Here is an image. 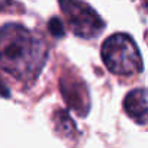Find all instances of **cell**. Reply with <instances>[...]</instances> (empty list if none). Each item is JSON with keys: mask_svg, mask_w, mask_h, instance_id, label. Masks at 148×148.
<instances>
[{"mask_svg": "<svg viewBox=\"0 0 148 148\" xmlns=\"http://www.w3.org/2000/svg\"><path fill=\"white\" fill-rule=\"evenodd\" d=\"M48 29H49L51 35L55 36V38H61V36H64V34H65L64 23H62L58 18H51V19H49V22H48Z\"/></svg>", "mask_w": 148, "mask_h": 148, "instance_id": "52a82bcc", "label": "cell"}, {"mask_svg": "<svg viewBox=\"0 0 148 148\" xmlns=\"http://www.w3.org/2000/svg\"><path fill=\"white\" fill-rule=\"evenodd\" d=\"M106 68L119 76L142 71V58L135 41L126 34H115L109 36L100 49Z\"/></svg>", "mask_w": 148, "mask_h": 148, "instance_id": "7a4b0ae2", "label": "cell"}, {"mask_svg": "<svg viewBox=\"0 0 148 148\" xmlns=\"http://www.w3.org/2000/svg\"><path fill=\"white\" fill-rule=\"evenodd\" d=\"M47 60V47L26 28L9 23L0 28V68L18 80H34Z\"/></svg>", "mask_w": 148, "mask_h": 148, "instance_id": "6da1fadb", "label": "cell"}, {"mask_svg": "<svg viewBox=\"0 0 148 148\" xmlns=\"http://www.w3.org/2000/svg\"><path fill=\"white\" fill-rule=\"evenodd\" d=\"M123 109L129 118L139 125L147 123V90L136 89L129 92L123 99Z\"/></svg>", "mask_w": 148, "mask_h": 148, "instance_id": "5b68a950", "label": "cell"}, {"mask_svg": "<svg viewBox=\"0 0 148 148\" xmlns=\"http://www.w3.org/2000/svg\"><path fill=\"white\" fill-rule=\"evenodd\" d=\"M73 32L82 38H95L105 29L103 19L97 12L82 0H58Z\"/></svg>", "mask_w": 148, "mask_h": 148, "instance_id": "3957f363", "label": "cell"}, {"mask_svg": "<svg viewBox=\"0 0 148 148\" xmlns=\"http://www.w3.org/2000/svg\"><path fill=\"white\" fill-rule=\"evenodd\" d=\"M0 96H3V97H9L10 96V92L8 90V87H6V84L0 80Z\"/></svg>", "mask_w": 148, "mask_h": 148, "instance_id": "ba28073f", "label": "cell"}, {"mask_svg": "<svg viewBox=\"0 0 148 148\" xmlns=\"http://www.w3.org/2000/svg\"><path fill=\"white\" fill-rule=\"evenodd\" d=\"M61 93L64 100L67 102V105L76 110L77 113H80L82 116H84L89 110V93L87 89L84 86V83L77 79V77H70V76H62L61 82Z\"/></svg>", "mask_w": 148, "mask_h": 148, "instance_id": "277c9868", "label": "cell"}, {"mask_svg": "<svg viewBox=\"0 0 148 148\" xmlns=\"http://www.w3.org/2000/svg\"><path fill=\"white\" fill-rule=\"evenodd\" d=\"M55 119V125H57V131L60 134H62L67 138H74V135L77 134L76 126H74L73 119L70 118V115L65 110H58L54 116Z\"/></svg>", "mask_w": 148, "mask_h": 148, "instance_id": "8992f818", "label": "cell"}]
</instances>
